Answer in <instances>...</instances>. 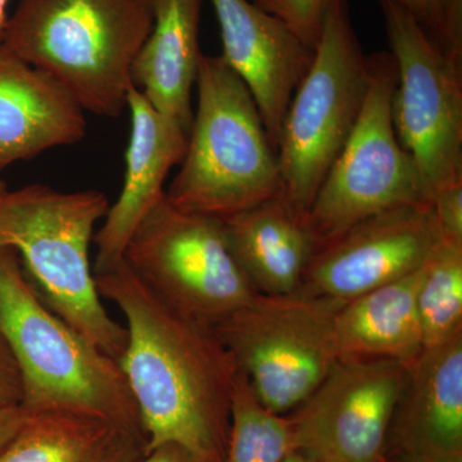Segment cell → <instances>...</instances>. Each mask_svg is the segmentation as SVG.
Here are the masks:
<instances>
[{
  "instance_id": "obj_1",
  "label": "cell",
  "mask_w": 462,
  "mask_h": 462,
  "mask_svg": "<svg viewBox=\"0 0 462 462\" xmlns=\"http://www.w3.org/2000/svg\"><path fill=\"white\" fill-rule=\"evenodd\" d=\"M94 275L100 297L126 319L118 365L141 413L147 451L178 443L221 462L238 369L214 327L166 305L125 261Z\"/></svg>"
},
{
  "instance_id": "obj_2",
  "label": "cell",
  "mask_w": 462,
  "mask_h": 462,
  "mask_svg": "<svg viewBox=\"0 0 462 462\" xmlns=\"http://www.w3.org/2000/svg\"><path fill=\"white\" fill-rule=\"evenodd\" d=\"M99 190L58 191L42 184L0 193V249H12L33 291L69 327L120 361L126 328L100 300L90 263L96 225L109 208Z\"/></svg>"
},
{
  "instance_id": "obj_3",
  "label": "cell",
  "mask_w": 462,
  "mask_h": 462,
  "mask_svg": "<svg viewBox=\"0 0 462 462\" xmlns=\"http://www.w3.org/2000/svg\"><path fill=\"white\" fill-rule=\"evenodd\" d=\"M152 27L151 0H21L3 42L85 112L116 118L127 107L134 60Z\"/></svg>"
},
{
  "instance_id": "obj_4",
  "label": "cell",
  "mask_w": 462,
  "mask_h": 462,
  "mask_svg": "<svg viewBox=\"0 0 462 462\" xmlns=\"http://www.w3.org/2000/svg\"><path fill=\"white\" fill-rule=\"evenodd\" d=\"M196 84L199 106L169 202L224 220L281 197L278 154L245 81L223 57L202 54Z\"/></svg>"
},
{
  "instance_id": "obj_5",
  "label": "cell",
  "mask_w": 462,
  "mask_h": 462,
  "mask_svg": "<svg viewBox=\"0 0 462 462\" xmlns=\"http://www.w3.org/2000/svg\"><path fill=\"white\" fill-rule=\"evenodd\" d=\"M0 333L16 358L27 412L85 413L145 434L120 365L44 305L7 248L0 249Z\"/></svg>"
},
{
  "instance_id": "obj_6",
  "label": "cell",
  "mask_w": 462,
  "mask_h": 462,
  "mask_svg": "<svg viewBox=\"0 0 462 462\" xmlns=\"http://www.w3.org/2000/svg\"><path fill=\"white\" fill-rule=\"evenodd\" d=\"M370 84L346 0H329L309 71L297 85L278 144L282 197L305 218L356 123Z\"/></svg>"
},
{
  "instance_id": "obj_7",
  "label": "cell",
  "mask_w": 462,
  "mask_h": 462,
  "mask_svg": "<svg viewBox=\"0 0 462 462\" xmlns=\"http://www.w3.org/2000/svg\"><path fill=\"white\" fill-rule=\"evenodd\" d=\"M343 303L258 293L214 329L258 401L289 415L338 361L334 319Z\"/></svg>"
},
{
  "instance_id": "obj_8",
  "label": "cell",
  "mask_w": 462,
  "mask_h": 462,
  "mask_svg": "<svg viewBox=\"0 0 462 462\" xmlns=\"http://www.w3.org/2000/svg\"><path fill=\"white\" fill-rule=\"evenodd\" d=\"M369 57V89L357 123L306 215L318 248L373 216L425 203L418 169L392 118L396 63L389 51Z\"/></svg>"
},
{
  "instance_id": "obj_9",
  "label": "cell",
  "mask_w": 462,
  "mask_h": 462,
  "mask_svg": "<svg viewBox=\"0 0 462 462\" xmlns=\"http://www.w3.org/2000/svg\"><path fill=\"white\" fill-rule=\"evenodd\" d=\"M124 261L166 305L209 327L258 294L231 252L223 221L180 211L166 194L134 231Z\"/></svg>"
},
{
  "instance_id": "obj_10",
  "label": "cell",
  "mask_w": 462,
  "mask_h": 462,
  "mask_svg": "<svg viewBox=\"0 0 462 462\" xmlns=\"http://www.w3.org/2000/svg\"><path fill=\"white\" fill-rule=\"evenodd\" d=\"M396 63L392 118L424 202L462 181V63L443 53L400 0H378Z\"/></svg>"
},
{
  "instance_id": "obj_11",
  "label": "cell",
  "mask_w": 462,
  "mask_h": 462,
  "mask_svg": "<svg viewBox=\"0 0 462 462\" xmlns=\"http://www.w3.org/2000/svg\"><path fill=\"white\" fill-rule=\"evenodd\" d=\"M406 366L338 360L293 412L294 449L318 462H385L389 428Z\"/></svg>"
},
{
  "instance_id": "obj_12",
  "label": "cell",
  "mask_w": 462,
  "mask_h": 462,
  "mask_svg": "<svg viewBox=\"0 0 462 462\" xmlns=\"http://www.w3.org/2000/svg\"><path fill=\"white\" fill-rule=\"evenodd\" d=\"M439 240L433 206L389 209L316 249L297 293L348 302L420 270Z\"/></svg>"
},
{
  "instance_id": "obj_13",
  "label": "cell",
  "mask_w": 462,
  "mask_h": 462,
  "mask_svg": "<svg viewBox=\"0 0 462 462\" xmlns=\"http://www.w3.org/2000/svg\"><path fill=\"white\" fill-rule=\"evenodd\" d=\"M211 2L223 38L221 57L251 90L278 154L282 121L297 85L311 66L314 51L251 0Z\"/></svg>"
},
{
  "instance_id": "obj_14",
  "label": "cell",
  "mask_w": 462,
  "mask_h": 462,
  "mask_svg": "<svg viewBox=\"0 0 462 462\" xmlns=\"http://www.w3.org/2000/svg\"><path fill=\"white\" fill-rule=\"evenodd\" d=\"M126 108L132 117V134L123 190L115 205L109 206L105 224L94 236V273L107 272L123 263L134 231L165 196L167 176L173 167L180 165L188 147L189 134L152 107L134 85L127 94Z\"/></svg>"
},
{
  "instance_id": "obj_15",
  "label": "cell",
  "mask_w": 462,
  "mask_h": 462,
  "mask_svg": "<svg viewBox=\"0 0 462 462\" xmlns=\"http://www.w3.org/2000/svg\"><path fill=\"white\" fill-rule=\"evenodd\" d=\"M462 452V333L427 346L406 366L388 434L387 457L431 460Z\"/></svg>"
},
{
  "instance_id": "obj_16",
  "label": "cell",
  "mask_w": 462,
  "mask_h": 462,
  "mask_svg": "<svg viewBox=\"0 0 462 462\" xmlns=\"http://www.w3.org/2000/svg\"><path fill=\"white\" fill-rule=\"evenodd\" d=\"M85 135V111L71 94L0 41V172Z\"/></svg>"
},
{
  "instance_id": "obj_17",
  "label": "cell",
  "mask_w": 462,
  "mask_h": 462,
  "mask_svg": "<svg viewBox=\"0 0 462 462\" xmlns=\"http://www.w3.org/2000/svg\"><path fill=\"white\" fill-rule=\"evenodd\" d=\"M203 0H151L153 27L134 60L132 80L152 107L188 134L193 124L191 93L202 51Z\"/></svg>"
},
{
  "instance_id": "obj_18",
  "label": "cell",
  "mask_w": 462,
  "mask_h": 462,
  "mask_svg": "<svg viewBox=\"0 0 462 462\" xmlns=\"http://www.w3.org/2000/svg\"><path fill=\"white\" fill-rule=\"evenodd\" d=\"M227 242L257 293H297L316 243L306 220L282 197L224 218Z\"/></svg>"
},
{
  "instance_id": "obj_19",
  "label": "cell",
  "mask_w": 462,
  "mask_h": 462,
  "mask_svg": "<svg viewBox=\"0 0 462 462\" xmlns=\"http://www.w3.org/2000/svg\"><path fill=\"white\" fill-rule=\"evenodd\" d=\"M422 267L361 294L334 319L338 360H389L409 366L424 349L416 294Z\"/></svg>"
},
{
  "instance_id": "obj_20",
  "label": "cell",
  "mask_w": 462,
  "mask_h": 462,
  "mask_svg": "<svg viewBox=\"0 0 462 462\" xmlns=\"http://www.w3.org/2000/svg\"><path fill=\"white\" fill-rule=\"evenodd\" d=\"M147 451V437L126 425L60 411L29 412L0 462H134Z\"/></svg>"
},
{
  "instance_id": "obj_21",
  "label": "cell",
  "mask_w": 462,
  "mask_h": 462,
  "mask_svg": "<svg viewBox=\"0 0 462 462\" xmlns=\"http://www.w3.org/2000/svg\"><path fill=\"white\" fill-rule=\"evenodd\" d=\"M293 449L291 418L266 409L238 372L231 400L229 438L221 462H282Z\"/></svg>"
},
{
  "instance_id": "obj_22",
  "label": "cell",
  "mask_w": 462,
  "mask_h": 462,
  "mask_svg": "<svg viewBox=\"0 0 462 462\" xmlns=\"http://www.w3.org/2000/svg\"><path fill=\"white\" fill-rule=\"evenodd\" d=\"M416 309L424 348L462 333V245L439 240L422 266Z\"/></svg>"
},
{
  "instance_id": "obj_23",
  "label": "cell",
  "mask_w": 462,
  "mask_h": 462,
  "mask_svg": "<svg viewBox=\"0 0 462 462\" xmlns=\"http://www.w3.org/2000/svg\"><path fill=\"white\" fill-rule=\"evenodd\" d=\"M439 50L462 60V0H400Z\"/></svg>"
},
{
  "instance_id": "obj_24",
  "label": "cell",
  "mask_w": 462,
  "mask_h": 462,
  "mask_svg": "<svg viewBox=\"0 0 462 462\" xmlns=\"http://www.w3.org/2000/svg\"><path fill=\"white\" fill-rule=\"evenodd\" d=\"M266 14L278 18L309 50L320 41L329 0H251Z\"/></svg>"
},
{
  "instance_id": "obj_25",
  "label": "cell",
  "mask_w": 462,
  "mask_h": 462,
  "mask_svg": "<svg viewBox=\"0 0 462 462\" xmlns=\"http://www.w3.org/2000/svg\"><path fill=\"white\" fill-rule=\"evenodd\" d=\"M431 206L440 240L462 245V181L440 190Z\"/></svg>"
},
{
  "instance_id": "obj_26",
  "label": "cell",
  "mask_w": 462,
  "mask_h": 462,
  "mask_svg": "<svg viewBox=\"0 0 462 462\" xmlns=\"http://www.w3.org/2000/svg\"><path fill=\"white\" fill-rule=\"evenodd\" d=\"M23 397V379L16 358L0 333V409L21 406Z\"/></svg>"
},
{
  "instance_id": "obj_27",
  "label": "cell",
  "mask_w": 462,
  "mask_h": 462,
  "mask_svg": "<svg viewBox=\"0 0 462 462\" xmlns=\"http://www.w3.org/2000/svg\"><path fill=\"white\" fill-rule=\"evenodd\" d=\"M134 462H211L194 454L190 449L178 443H163V445L149 449L141 458Z\"/></svg>"
},
{
  "instance_id": "obj_28",
  "label": "cell",
  "mask_w": 462,
  "mask_h": 462,
  "mask_svg": "<svg viewBox=\"0 0 462 462\" xmlns=\"http://www.w3.org/2000/svg\"><path fill=\"white\" fill-rule=\"evenodd\" d=\"M27 418L29 412L23 406L0 409V452L14 439Z\"/></svg>"
},
{
  "instance_id": "obj_29",
  "label": "cell",
  "mask_w": 462,
  "mask_h": 462,
  "mask_svg": "<svg viewBox=\"0 0 462 462\" xmlns=\"http://www.w3.org/2000/svg\"><path fill=\"white\" fill-rule=\"evenodd\" d=\"M282 462H318L311 456L307 455L306 452L300 451V449H293L285 456L284 460Z\"/></svg>"
},
{
  "instance_id": "obj_30",
  "label": "cell",
  "mask_w": 462,
  "mask_h": 462,
  "mask_svg": "<svg viewBox=\"0 0 462 462\" xmlns=\"http://www.w3.org/2000/svg\"><path fill=\"white\" fill-rule=\"evenodd\" d=\"M9 0H0V41H3L5 35V26H7V5Z\"/></svg>"
},
{
  "instance_id": "obj_31",
  "label": "cell",
  "mask_w": 462,
  "mask_h": 462,
  "mask_svg": "<svg viewBox=\"0 0 462 462\" xmlns=\"http://www.w3.org/2000/svg\"><path fill=\"white\" fill-rule=\"evenodd\" d=\"M427 462H462V452L457 454L439 456V457L431 458V460H425Z\"/></svg>"
},
{
  "instance_id": "obj_32",
  "label": "cell",
  "mask_w": 462,
  "mask_h": 462,
  "mask_svg": "<svg viewBox=\"0 0 462 462\" xmlns=\"http://www.w3.org/2000/svg\"><path fill=\"white\" fill-rule=\"evenodd\" d=\"M385 462H427L422 458L411 457V456L391 455Z\"/></svg>"
},
{
  "instance_id": "obj_33",
  "label": "cell",
  "mask_w": 462,
  "mask_h": 462,
  "mask_svg": "<svg viewBox=\"0 0 462 462\" xmlns=\"http://www.w3.org/2000/svg\"><path fill=\"white\" fill-rule=\"evenodd\" d=\"M7 189V184H5V182L3 181L2 179H0V193H3V191H5Z\"/></svg>"
}]
</instances>
